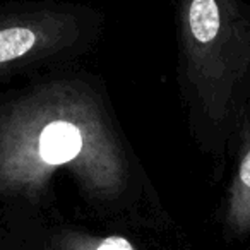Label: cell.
Returning a JSON list of instances; mask_svg holds the SVG:
<instances>
[{"mask_svg":"<svg viewBox=\"0 0 250 250\" xmlns=\"http://www.w3.org/2000/svg\"><path fill=\"white\" fill-rule=\"evenodd\" d=\"M36 35L29 28H5L0 31V63L24 57L33 50Z\"/></svg>","mask_w":250,"mask_h":250,"instance_id":"obj_4","label":"cell"},{"mask_svg":"<svg viewBox=\"0 0 250 250\" xmlns=\"http://www.w3.org/2000/svg\"><path fill=\"white\" fill-rule=\"evenodd\" d=\"M185 24L199 103L226 144L250 94V5L243 0H188Z\"/></svg>","mask_w":250,"mask_h":250,"instance_id":"obj_1","label":"cell"},{"mask_svg":"<svg viewBox=\"0 0 250 250\" xmlns=\"http://www.w3.org/2000/svg\"><path fill=\"white\" fill-rule=\"evenodd\" d=\"M69 250H137L132 243L124 236H104V238L76 240L70 243Z\"/></svg>","mask_w":250,"mask_h":250,"instance_id":"obj_5","label":"cell"},{"mask_svg":"<svg viewBox=\"0 0 250 250\" xmlns=\"http://www.w3.org/2000/svg\"><path fill=\"white\" fill-rule=\"evenodd\" d=\"M236 170L226 204V225L231 231H250V94L233 125Z\"/></svg>","mask_w":250,"mask_h":250,"instance_id":"obj_2","label":"cell"},{"mask_svg":"<svg viewBox=\"0 0 250 250\" xmlns=\"http://www.w3.org/2000/svg\"><path fill=\"white\" fill-rule=\"evenodd\" d=\"M83 147L81 130L70 122L48 124L40 136V156L46 165L72 161Z\"/></svg>","mask_w":250,"mask_h":250,"instance_id":"obj_3","label":"cell"}]
</instances>
